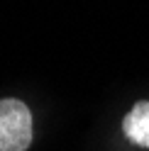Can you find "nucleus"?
Wrapping results in <instances>:
<instances>
[{"instance_id": "1", "label": "nucleus", "mask_w": 149, "mask_h": 151, "mask_svg": "<svg viewBox=\"0 0 149 151\" xmlns=\"http://www.w3.org/2000/svg\"><path fill=\"white\" fill-rule=\"evenodd\" d=\"M32 144V112L17 98L0 100V151H27Z\"/></svg>"}, {"instance_id": "2", "label": "nucleus", "mask_w": 149, "mask_h": 151, "mask_svg": "<svg viewBox=\"0 0 149 151\" xmlns=\"http://www.w3.org/2000/svg\"><path fill=\"white\" fill-rule=\"evenodd\" d=\"M125 137L137 146L149 149V100H142L127 112V117L122 122Z\"/></svg>"}]
</instances>
